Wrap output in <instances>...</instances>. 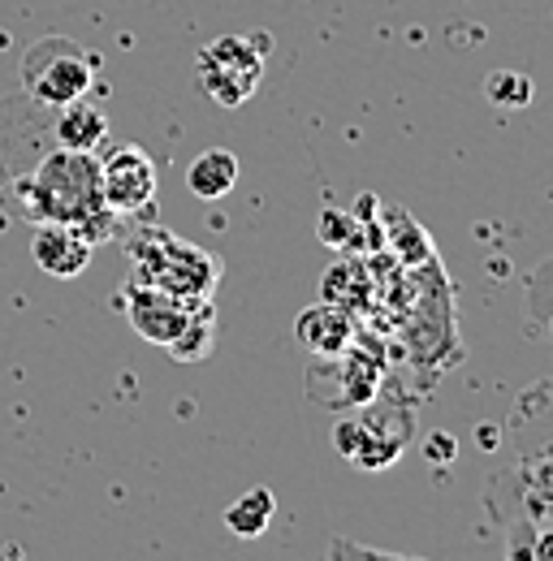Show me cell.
Segmentation results:
<instances>
[{
  "label": "cell",
  "mask_w": 553,
  "mask_h": 561,
  "mask_svg": "<svg viewBox=\"0 0 553 561\" xmlns=\"http://www.w3.org/2000/svg\"><path fill=\"white\" fill-rule=\"evenodd\" d=\"M91 251H95V238L78 225L66 220H35V233H31V260L40 273L57 280H69L78 273H87L91 264Z\"/></svg>",
  "instance_id": "9"
},
{
  "label": "cell",
  "mask_w": 553,
  "mask_h": 561,
  "mask_svg": "<svg viewBox=\"0 0 553 561\" xmlns=\"http://www.w3.org/2000/svg\"><path fill=\"white\" fill-rule=\"evenodd\" d=\"M156 191H160L156 164H151V156L143 147H135V142L113 147L100 160V195H104V204H109V211L117 220H151Z\"/></svg>",
  "instance_id": "8"
},
{
  "label": "cell",
  "mask_w": 553,
  "mask_h": 561,
  "mask_svg": "<svg viewBox=\"0 0 553 561\" xmlns=\"http://www.w3.org/2000/svg\"><path fill=\"white\" fill-rule=\"evenodd\" d=\"M320 242L325 247H334V251H350L354 247V238H359V220L342 208H325L320 211Z\"/></svg>",
  "instance_id": "17"
},
{
  "label": "cell",
  "mask_w": 553,
  "mask_h": 561,
  "mask_svg": "<svg viewBox=\"0 0 553 561\" xmlns=\"http://www.w3.org/2000/svg\"><path fill=\"white\" fill-rule=\"evenodd\" d=\"M411 432L415 423L407 402H381V407L368 402L363 415L342 420L334 427V449L359 471H385V467H394L403 458Z\"/></svg>",
  "instance_id": "6"
},
{
  "label": "cell",
  "mask_w": 553,
  "mask_h": 561,
  "mask_svg": "<svg viewBox=\"0 0 553 561\" xmlns=\"http://www.w3.org/2000/svg\"><path fill=\"white\" fill-rule=\"evenodd\" d=\"M523 492L532 514H553V449L541 462H523Z\"/></svg>",
  "instance_id": "16"
},
{
  "label": "cell",
  "mask_w": 553,
  "mask_h": 561,
  "mask_svg": "<svg viewBox=\"0 0 553 561\" xmlns=\"http://www.w3.org/2000/svg\"><path fill=\"white\" fill-rule=\"evenodd\" d=\"M381 376H385L381 346L354 337L342 354H334V358L307 367V393H312L320 407H346V411H350V407L376 402Z\"/></svg>",
  "instance_id": "7"
},
{
  "label": "cell",
  "mask_w": 553,
  "mask_h": 561,
  "mask_svg": "<svg viewBox=\"0 0 553 561\" xmlns=\"http://www.w3.org/2000/svg\"><path fill=\"white\" fill-rule=\"evenodd\" d=\"M532 558H537V561H553V531H541V536H532Z\"/></svg>",
  "instance_id": "19"
},
{
  "label": "cell",
  "mask_w": 553,
  "mask_h": 561,
  "mask_svg": "<svg viewBox=\"0 0 553 561\" xmlns=\"http://www.w3.org/2000/svg\"><path fill=\"white\" fill-rule=\"evenodd\" d=\"M264 53H269L264 35H221V39H212L195 57V78H200L207 100L221 104V108L247 104L264 82Z\"/></svg>",
  "instance_id": "5"
},
{
  "label": "cell",
  "mask_w": 553,
  "mask_h": 561,
  "mask_svg": "<svg viewBox=\"0 0 553 561\" xmlns=\"http://www.w3.org/2000/svg\"><path fill=\"white\" fill-rule=\"evenodd\" d=\"M276 514V496L269 489H247L238 501H229L225 510V527L238 536V540H260L269 527H273Z\"/></svg>",
  "instance_id": "13"
},
{
  "label": "cell",
  "mask_w": 553,
  "mask_h": 561,
  "mask_svg": "<svg viewBox=\"0 0 553 561\" xmlns=\"http://www.w3.org/2000/svg\"><path fill=\"white\" fill-rule=\"evenodd\" d=\"M445 449L454 454V440H428V454H432V458H445Z\"/></svg>",
  "instance_id": "21"
},
{
  "label": "cell",
  "mask_w": 553,
  "mask_h": 561,
  "mask_svg": "<svg viewBox=\"0 0 553 561\" xmlns=\"http://www.w3.org/2000/svg\"><path fill=\"white\" fill-rule=\"evenodd\" d=\"M385 220H394V225H385V238H390V247H394V255H398V264H428V260H437L432 255V242H428V233L415 225L411 216L403 208H385Z\"/></svg>",
  "instance_id": "14"
},
{
  "label": "cell",
  "mask_w": 553,
  "mask_h": 561,
  "mask_svg": "<svg viewBox=\"0 0 553 561\" xmlns=\"http://www.w3.org/2000/svg\"><path fill=\"white\" fill-rule=\"evenodd\" d=\"M22 87L31 91L35 104L44 108H66L74 100H87V91L95 87V57L74 44V39H35L22 53Z\"/></svg>",
  "instance_id": "4"
},
{
  "label": "cell",
  "mask_w": 553,
  "mask_h": 561,
  "mask_svg": "<svg viewBox=\"0 0 553 561\" xmlns=\"http://www.w3.org/2000/svg\"><path fill=\"white\" fill-rule=\"evenodd\" d=\"M532 95H537V87H532V78L519 70H493L484 78V100L493 104V108H506V113H515V108H528L532 104Z\"/></svg>",
  "instance_id": "15"
},
{
  "label": "cell",
  "mask_w": 553,
  "mask_h": 561,
  "mask_svg": "<svg viewBox=\"0 0 553 561\" xmlns=\"http://www.w3.org/2000/svg\"><path fill=\"white\" fill-rule=\"evenodd\" d=\"M122 294H126L122 298L126 320H131V329L143 342L169 351L178 363L207 358V351H212V324H216L212 298H178V294L138 285V280H131Z\"/></svg>",
  "instance_id": "2"
},
{
  "label": "cell",
  "mask_w": 553,
  "mask_h": 561,
  "mask_svg": "<svg viewBox=\"0 0 553 561\" xmlns=\"http://www.w3.org/2000/svg\"><path fill=\"white\" fill-rule=\"evenodd\" d=\"M53 135H57V147H69V151H100L109 142V117L91 100H74L66 108H57Z\"/></svg>",
  "instance_id": "11"
},
{
  "label": "cell",
  "mask_w": 553,
  "mask_h": 561,
  "mask_svg": "<svg viewBox=\"0 0 553 561\" xmlns=\"http://www.w3.org/2000/svg\"><path fill=\"white\" fill-rule=\"evenodd\" d=\"M510 561H537L532 558V540H515L510 545Z\"/></svg>",
  "instance_id": "20"
},
{
  "label": "cell",
  "mask_w": 553,
  "mask_h": 561,
  "mask_svg": "<svg viewBox=\"0 0 553 561\" xmlns=\"http://www.w3.org/2000/svg\"><path fill=\"white\" fill-rule=\"evenodd\" d=\"M126 255H131V280L178 298H212L221 280V260L212 251L160 229L156 220H138L131 229Z\"/></svg>",
  "instance_id": "3"
},
{
  "label": "cell",
  "mask_w": 553,
  "mask_h": 561,
  "mask_svg": "<svg viewBox=\"0 0 553 561\" xmlns=\"http://www.w3.org/2000/svg\"><path fill=\"white\" fill-rule=\"evenodd\" d=\"M325 558L329 561H424V558H403V553H385V549H372V545H359V540H350V536H329Z\"/></svg>",
  "instance_id": "18"
},
{
  "label": "cell",
  "mask_w": 553,
  "mask_h": 561,
  "mask_svg": "<svg viewBox=\"0 0 553 561\" xmlns=\"http://www.w3.org/2000/svg\"><path fill=\"white\" fill-rule=\"evenodd\" d=\"M18 204L31 220H66L78 225L95 238V247L104 238H113L117 216L109 211L100 195V156L95 151H69L53 147L48 156L35 160L31 173L18 178L13 186Z\"/></svg>",
  "instance_id": "1"
},
{
  "label": "cell",
  "mask_w": 553,
  "mask_h": 561,
  "mask_svg": "<svg viewBox=\"0 0 553 561\" xmlns=\"http://www.w3.org/2000/svg\"><path fill=\"white\" fill-rule=\"evenodd\" d=\"M234 186H238V156L225 151V147H207V151H200L191 160V169H187V191L195 199H204V204L225 199Z\"/></svg>",
  "instance_id": "12"
},
{
  "label": "cell",
  "mask_w": 553,
  "mask_h": 561,
  "mask_svg": "<svg viewBox=\"0 0 553 561\" xmlns=\"http://www.w3.org/2000/svg\"><path fill=\"white\" fill-rule=\"evenodd\" d=\"M294 337L316 358H334L359 337V316L338 302H316L294 320Z\"/></svg>",
  "instance_id": "10"
}]
</instances>
